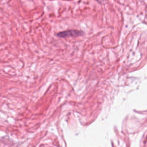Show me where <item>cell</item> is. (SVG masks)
Segmentation results:
<instances>
[{
	"label": "cell",
	"instance_id": "obj_1",
	"mask_svg": "<svg viewBox=\"0 0 147 147\" xmlns=\"http://www.w3.org/2000/svg\"><path fill=\"white\" fill-rule=\"evenodd\" d=\"M83 34L82 32L77 30H68L64 32H59L57 35L60 37H74L79 36Z\"/></svg>",
	"mask_w": 147,
	"mask_h": 147
}]
</instances>
